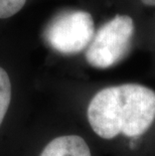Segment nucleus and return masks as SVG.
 I'll use <instances>...</instances> for the list:
<instances>
[{
    "label": "nucleus",
    "instance_id": "7ed1b4c3",
    "mask_svg": "<svg viewBox=\"0 0 155 156\" xmlns=\"http://www.w3.org/2000/svg\"><path fill=\"white\" fill-rule=\"evenodd\" d=\"M95 34L92 15L84 10H69L58 14L44 30L48 44L55 51L72 55L82 51Z\"/></svg>",
    "mask_w": 155,
    "mask_h": 156
},
{
    "label": "nucleus",
    "instance_id": "423d86ee",
    "mask_svg": "<svg viewBox=\"0 0 155 156\" xmlns=\"http://www.w3.org/2000/svg\"><path fill=\"white\" fill-rule=\"evenodd\" d=\"M26 0H0V18L11 17L19 12L24 6Z\"/></svg>",
    "mask_w": 155,
    "mask_h": 156
},
{
    "label": "nucleus",
    "instance_id": "39448f33",
    "mask_svg": "<svg viewBox=\"0 0 155 156\" xmlns=\"http://www.w3.org/2000/svg\"><path fill=\"white\" fill-rule=\"evenodd\" d=\"M11 100V83L8 74L0 67V125L2 124Z\"/></svg>",
    "mask_w": 155,
    "mask_h": 156
},
{
    "label": "nucleus",
    "instance_id": "f03ea898",
    "mask_svg": "<svg viewBox=\"0 0 155 156\" xmlns=\"http://www.w3.org/2000/svg\"><path fill=\"white\" fill-rule=\"evenodd\" d=\"M134 22L128 15H116L94 34L86 51L88 64L97 69L117 65L130 48Z\"/></svg>",
    "mask_w": 155,
    "mask_h": 156
},
{
    "label": "nucleus",
    "instance_id": "f257e3e1",
    "mask_svg": "<svg viewBox=\"0 0 155 156\" xmlns=\"http://www.w3.org/2000/svg\"><path fill=\"white\" fill-rule=\"evenodd\" d=\"M87 116L92 129L103 139L121 133L137 137L155 120V92L138 84L105 88L91 100Z\"/></svg>",
    "mask_w": 155,
    "mask_h": 156
},
{
    "label": "nucleus",
    "instance_id": "20e7f679",
    "mask_svg": "<svg viewBox=\"0 0 155 156\" xmlns=\"http://www.w3.org/2000/svg\"><path fill=\"white\" fill-rule=\"evenodd\" d=\"M39 156H92L87 142L78 135L55 138L45 146Z\"/></svg>",
    "mask_w": 155,
    "mask_h": 156
},
{
    "label": "nucleus",
    "instance_id": "0eeeda50",
    "mask_svg": "<svg viewBox=\"0 0 155 156\" xmlns=\"http://www.w3.org/2000/svg\"><path fill=\"white\" fill-rule=\"evenodd\" d=\"M141 1L147 6H155V0H141Z\"/></svg>",
    "mask_w": 155,
    "mask_h": 156
}]
</instances>
